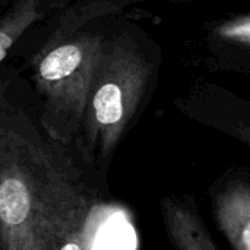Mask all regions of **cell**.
Segmentation results:
<instances>
[{
  "label": "cell",
  "instance_id": "1",
  "mask_svg": "<svg viewBox=\"0 0 250 250\" xmlns=\"http://www.w3.org/2000/svg\"><path fill=\"white\" fill-rule=\"evenodd\" d=\"M104 186L38 119L34 92L6 60L0 82V250L88 249L110 204Z\"/></svg>",
  "mask_w": 250,
  "mask_h": 250
},
{
  "label": "cell",
  "instance_id": "2",
  "mask_svg": "<svg viewBox=\"0 0 250 250\" xmlns=\"http://www.w3.org/2000/svg\"><path fill=\"white\" fill-rule=\"evenodd\" d=\"M146 0H72L28 29L6 60L26 78L45 132L70 146L79 136L105 23Z\"/></svg>",
  "mask_w": 250,
  "mask_h": 250
},
{
  "label": "cell",
  "instance_id": "3",
  "mask_svg": "<svg viewBox=\"0 0 250 250\" xmlns=\"http://www.w3.org/2000/svg\"><path fill=\"white\" fill-rule=\"evenodd\" d=\"M163 60L157 38L129 10L108 18L75 145L104 186L119 146L157 89Z\"/></svg>",
  "mask_w": 250,
  "mask_h": 250
},
{
  "label": "cell",
  "instance_id": "4",
  "mask_svg": "<svg viewBox=\"0 0 250 250\" xmlns=\"http://www.w3.org/2000/svg\"><path fill=\"white\" fill-rule=\"evenodd\" d=\"M173 104L190 122L250 148V98L248 97L217 82L196 79Z\"/></svg>",
  "mask_w": 250,
  "mask_h": 250
},
{
  "label": "cell",
  "instance_id": "5",
  "mask_svg": "<svg viewBox=\"0 0 250 250\" xmlns=\"http://www.w3.org/2000/svg\"><path fill=\"white\" fill-rule=\"evenodd\" d=\"M199 45L208 69L250 78V9L205 21Z\"/></svg>",
  "mask_w": 250,
  "mask_h": 250
},
{
  "label": "cell",
  "instance_id": "6",
  "mask_svg": "<svg viewBox=\"0 0 250 250\" xmlns=\"http://www.w3.org/2000/svg\"><path fill=\"white\" fill-rule=\"evenodd\" d=\"M212 218L236 250H250V173L245 168L224 171L209 188Z\"/></svg>",
  "mask_w": 250,
  "mask_h": 250
},
{
  "label": "cell",
  "instance_id": "7",
  "mask_svg": "<svg viewBox=\"0 0 250 250\" xmlns=\"http://www.w3.org/2000/svg\"><path fill=\"white\" fill-rule=\"evenodd\" d=\"M164 229L177 250H218V245L204 224L193 196L163 198L160 201Z\"/></svg>",
  "mask_w": 250,
  "mask_h": 250
},
{
  "label": "cell",
  "instance_id": "8",
  "mask_svg": "<svg viewBox=\"0 0 250 250\" xmlns=\"http://www.w3.org/2000/svg\"><path fill=\"white\" fill-rule=\"evenodd\" d=\"M51 12L48 0H10L0 15V64L23 34Z\"/></svg>",
  "mask_w": 250,
  "mask_h": 250
},
{
  "label": "cell",
  "instance_id": "9",
  "mask_svg": "<svg viewBox=\"0 0 250 250\" xmlns=\"http://www.w3.org/2000/svg\"><path fill=\"white\" fill-rule=\"evenodd\" d=\"M48 1H50L51 9L54 10V9H57V7H62V6H64V4L70 3L72 0H48ZM176 1H180V0H176ZM182 1H186V0H182Z\"/></svg>",
  "mask_w": 250,
  "mask_h": 250
},
{
  "label": "cell",
  "instance_id": "10",
  "mask_svg": "<svg viewBox=\"0 0 250 250\" xmlns=\"http://www.w3.org/2000/svg\"><path fill=\"white\" fill-rule=\"evenodd\" d=\"M9 3H10V0H0V15L4 12V9L7 7Z\"/></svg>",
  "mask_w": 250,
  "mask_h": 250
},
{
  "label": "cell",
  "instance_id": "11",
  "mask_svg": "<svg viewBox=\"0 0 250 250\" xmlns=\"http://www.w3.org/2000/svg\"><path fill=\"white\" fill-rule=\"evenodd\" d=\"M0 82H1V64H0Z\"/></svg>",
  "mask_w": 250,
  "mask_h": 250
}]
</instances>
